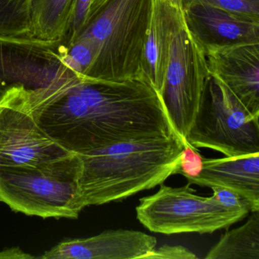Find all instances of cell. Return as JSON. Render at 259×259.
I'll return each mask as SVG.
<instances>
[{"mask_svg":"<svg viewBox=\"0 0 259 259\" xmlns=\"http://www.w3.org/2000/svg\"><path fill=\"white\" fill-rule=\"evenodd\" d=\"M183 140L177 134L119 142L78 155L84 206L120 201L174 175Z\"/></svg>","mask_w":259,"mask_h":259,"instance_id":"obj_2","label":"cell"},{"mask_svg":"<svg viewBox=\"0 0 259 259\" xmlns=\"http://www.w3.org/2000/svg\"><path fill=\"white\" fill-rule=\"evenodd\" d=\"M81 163L56 169H0V201L42 218L76 219L85 207L78 179Z\"/></svg>","mask_w":259,"mask_h":259,"instance_id":"obj_6","label":"cell"},{"mask_svg":"<svg viewBox=\"0 0 259 259\" xmlns=\"http://www.w3.org/2000/svg\"><path fill=\"white\" fill-rule=\"evenodd\" d=\"M16 93L0 104V169H56L81 163L41 130Z\"/></svg>","mask_w":259,"mask_h":259,"instance_id":"obj_9","label":"cell"},{"mask_svg":"<svg viewBox=\"0 0 259 259\" xmlns=\"http://www.w3.org/2000/svg\"><path fill=\"white\" fill-rule=\"evenodd\" d=\"M209 77L204 48L188 28L183 13L172 34L160 94L171 125L183 140L192 126Z\"/></svg>","mask_w":259,"mask_h":259,"instance_id":"obj_8","label":"cell"},{"mask_svg":"<svg viewBox=\"0 0 259 259\" xmlns=\"http://www.w3.org/2000/svg\"><path fill=\"white\" fill-rule=\"evenodd\" d=\"M28 110L48 136L78 155L119 142L177 134L160 95L145 77L119 82L81 80Z\"/></svg>","mask_w":259,"mask_h":259,"instance_id":"obj_1","label":"cell"},{"mask_svg":"<svg viewBox=\"0 0 259 259\" xmlns=\"http://www.w3.org/2000/svg\"><path fill=\"white\" fill-rule=\"evenodd\" d=\"M31 0H0V35L32 37Z\"/></svg>","mask_w":259,"mask_h":259,"instance_id":"obj_17","label":"cell"},{"mask_svg":"<svg viewBox=\"0 0 259 259\" xmlns=\"http://www.w3.org/2000/svg\"><path fill=\"white\" fill-rule=\"evenodd\" d=\"M212 196L224 207L227 208L248 209L251 210L249 202L240 194L222 186H212Z\"/></svg>","mask_w":259,"mask_h":259,"instance_id":"obj_21","label":"cell"},{"mask_svg":"<svg viewBox=\"0 0 259 259\" xmlns=\"http://www.w3.org/2000/svg\"><path fill=\"white\" fill-rule=\"evenodd\" d=\"M183 9L203 4L231 13L259 18V0H182Z\"/></svg>","mask_w":259,"mask_h":259,"instance_id":"obj_18","label":"cell"},{"mask_svg":"<svg viewBox=\"0 0 259 259\" xmlns=\"http://www.w3.org/2000/svg\"><path fill=\"white\" fill-rule=\"evenodd\" d=\"M186 142L226 157L259 153V117L216 77H209Z\"/></svg>","mask_w":259,"mask_h":259,"instance_id":"obj_5","label":"cell"},{"mask_svg":"<svg viewBox=\"0 0 259 259\" xmlns=\"http://www.w3.org/2000/svg\"><path fill=\"white\" fill-rule=\"evenodd\" d=\"M152 1L108 0L84 25L77 37L93 42L98 54L84 81L119 82L146 78L144 51Z\"/></svg>","mask_w":259,"mask_h":259,"instance_id":"obj_3","label":"cell"},{"mask_svg":"<svg viewBox=\"0 0 259 259\" xmlns=\"http://www.w3.org/2000/svg\"><path fill=\"white\" fill-rule=\"evenodd\" d=\"M107 1H108V0H92L84 25H85L88 22H90V21L98 14V12L107 4Z\"/></svg>","mask_w":259,"mask_h":259,"instance_id":"obj_23","label":"cell"},{"mask_svg":"<svg viewBox=\"0 0 259 259\" xmlns=\"http://www.w3.org/2000/svg\"><path fill=\"white\" fill-rule=\"evenodd\" d=\"M160 186L154 195L141 198L136 209L139 222L154 233H213L242 221L250 212L227 208L213 196L195 195L189 183L178 188Z\"/></svg>","mask_w":259,"mask_h":259,"instance_id":"obj_7","label":"cell"},{"mask_svg":"<svg viewBox=\"0 0 259 259\" xmlns=\"http://www.w3.org/2000/svg\"><path fill=\"white\" fill-rule=\"evenodd\" d=\"M189 184L201 187L222 186L240 194L249 202L251 212L259 210V153L226 157H204L202 170Z\"/></svg>","mask_w":259,"mask_h":259,"instance_id":"obj_13","label":"cell"},{"mask_svg":"<svg viewBox=\"0 0 259 259\" xmlns=\"http://www.w3.org/2000/svg\"><path fill=\"white\" fill-rule=\"evenodd\" d=\"M160 1L164 3L166 5L169 6V7H174V8L183 9L182 0H160Z\"/></svg>","mask_w":259,"mask_h":259,"instance_id":"obj_24","label":"cell"},{"mask_svg":"<svg viewBox=\"0 0 259 259\" xmlns=\"http://www.w3.org/2000/svg\"><path fill=\"white\" fill-rule=\"evenodd\" d=\"M189 31L203 48L259 44V18L231 13L203 4L183 9Z\"/></svg>","mask_w":259,"mask_h":259,"instance_id":"obj_12","label":"cell"},{"mask_svg":"<svg viewBox=\"0 0 259 259\" xmlns=\"http://www.w3.org/2000/svg\"><path fill=\"white\" fill-rule=\"evenodd\" d=\"M74 0H31L32 37L48 41L65 40Z\"/></svg>","mask_w":259,"mask_h":259,"instance_id":"obj_15","label":"cell"},{"mask_svg":"<svg viewBox=\"0 0 259 259\" xmlns=\"http://www.w3.org/2000/svg\"><path fill=\"white\" fill-rule=\"evenodd\" d=\"M156 237L132 230H106L84 239L63 241L42 259H145L157 245Z\"/></svg>","mask_w":259,"mask_h":259,"instance_id":"obj_11","label":"cell"},{"mask_svg":"<svg viewBox=\"0 0 259 259\" xmlns=\"http://www.w3.org/2000/svg\"><path fill=\"white\" fill-rule=\"evenodd\" d=\"M92 0H74L69 29L65 40L66 45H70L84 28L88 13Z\"/></svg>","mask_w":259,"mask_h":259,"instance_id":"obj_20","label":"cell"},{"mask_svg":"<svg viewBox=\"0 0 259 259\" xmlns=\"http://www.w3.org/2000/svg\"><path fill=\"white\" fill-rule=\"evenodd\" d=\"M197 256L186 247L164 245L154 248L145 259H195Z\"/></svg>","mask_w":259,"mask_h":259,"instance_id":"obj_22","label":"cell"},{"mask_svg":"<svg viewBox=\"0 0 259 259\" xmlns=\"http://www.w3.org/2000/svg\"><path fill=\"white\" fill-rule=\"evenodd\" d=\"M206 259H259V210L241 227L226 232Z\"/></svg>","mask_w":259,"mask_h":259,"instance_id":"obj_16","label":"cell"},{"mask_svg":"<svg viewBox=\"0 0 259 259\" xmlns=\"http://www.w3.org/2000/svg\"><path fill=\"white\" fill-rule=\"evenodd\" d=\"M183 9H176L160 0H153L144 51V75L161 94L176 24Z\"/></svg>","mask_w":259,"mask_h":259,"instance_id":"obj_14","label":"cell"},{"mask_svg":"<svg viewBox=\"0 0 259 259\" xmlns=\"http://www.w3.org/2000/svg\"><path fill=\"white\" fill-rule=\"evenodd\" d=\"M204 157L196 148L183 140V148L179 157L174 175L180 174L186 177L187 181L196 178L202 170Z\"/></svg>","mask_w":259,"mask_h":259,"instance_id":"obj_19","label":"cell"},{"mask_svg":"<svg viewBox=\"0 0 259 259\" xmlns=\"http://www.w3.org/2000/svg\"><path fill=\"white\" fill-rule=\"evenodd\" d=\"M204 50L210 75L224 83L251 115L259 117V44Z\"/></svg>","mask_w":259,"mask_h":259,"instance_id":"obj_10","label":"cell"},{"mask_svg":"<svg viewBox=\"0 0 259 259\" xmlns=\"http://www.w3.org/2000/svg\"><path fill=\"white\" fill-rule=\"evenodd\" d=\"M65 40L0 35V104L23 93L28 108L51 101L81 81Z\"/></svg>","mask_w":259,"mask_h":259,"instance_id":"obj_4","label":"cell"}]
</instances>
